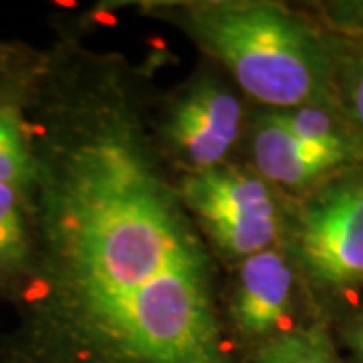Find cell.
Instances as JSON below:
<instances>
[{
    "label": "cell",
    "instance_id": "2",
    "mask_svg": "<svg viewBox=\"0 0 363 363\" xmlns=\"http://www.w3.org/2000/svg\"><path fill=\"white\" fill-rule=\"evenodd\" d=\"M176 21L248 95L274 111L339 107L331 40L285 6L194 2L176 9Z\"/></svg>",
    "mask_w": 363,
    "mask_h": 363
},
{
    "label": "cell",
    "instance_id": "5",
    "mask_svg": "<svg viewBox=\"0 0 363 363\" xmlns=\"http://www.w3.org/2000/svg\"><path fill=\"white\" fill-rule=\"evenodd\" d=\"M238 99L216 81H200L174 104L164 138L194 172L216 168L240 133Z\"/></svg>",
    "mask_w": 363,
    "mask_h": 363
},
{
    "label": "cell",
    "instance_id": "10",
    "mask_svg": "<svg viewBox=\"0 0 363 363\" xmlns=\"http://www.w3.org/2000/svg\"><path fill=\"white\" fill-rule=\"evenodd\" d=\"M35 176V157L28 150L18 119L0 109V184L23 188L30 186Z\"/></svg>",
    "mask_w": 363,
    "mask_h": 363
},
{
    "label": "cell",
    "instance_id": "6",
    "mask_svg": "<svg viewBox=\"0 0 363 363\" xmlns=\"http://www.w3.org/2000/svg\"><path fill=\"white\" fill-rule=\"evenodd\" d=\"M252 154L260 176L289 190L317 188L339 172L363 164L345 152L298 140L279 121L274 111L259 119Z\"/></svg>",
    "mask_w": 363,
    "mask_h": 363
},
{
    "label": "cell",
    "instance_id": "11",
    "mask_svg": "<svg viewBox=\"0 0 363 363\" xmlns=\"http://www.w3.org/2000/svg\"><path fill=\"white\" fill-rule=\"evenodd\" d=\"M28 234L16 188L0 184V267H16L28 257Z\"/></svg>",
    "mask_w": 363,
    "mask_h": 363
},
{
    "label": "cell",
    "instance_id": "7",
    "mask_svg": "<svg viewBox=\"0 0 363 363\" xmlns=\"http://www.w3.org/2000/svg\"><path fill=\"white\" fill-rule=\"evenodd\" d=\"M293 286V264L277 248L245 259L234 301V321L238 329L255 337H272L289 317Z\"/></svg>",
    "mask_w": 363,
    "mask_h": 363
},
{
    "label": "cell",
    "instance_id": "1",
    "mask_svg": "<svg viewBox=\"0 0 363 363\" xmlns=\"http://www.w3.org/2000/svg\"><path fill=\"white\" fill-rule=\"evenodd\" d=\"M33 157L40 362L230 363L212 257L121 75L87 71Z\"/></svg>",
    "mask_w": 363,
    "mask_h": 363
},
{
    "label": "cell",
    "instance_id": "9",
    "mask_svg": "<svg viewBox=\"0 0 363 363\" xmlns=\"http://www.w3.org/2000/svg\"><path fill=\"white\" fill-rule=\"evenodd\" d=\"M335 63V95L341 113L363 142V45L331 43Z\"/></svg>",
    "mask_w": 363,
    "mask_h": 363
},
{
    "label": "cell",
    "instance_id": "12",
    "mask_svg": "<svg viewBox=\"0 0 363 363\" xmlns=\"http://www.w3.org/2000/svg\"><path fill=\"white\" fill-rule=\"evenodd\" d=\"M347 343L359 363H363V307L355 313V317L347 327Z\"/></svg>",
    "mask_w": 363,
    "mask_h": 363
},
{
    "label": "cell",
    "instance_id": "8",
    "mask_svg": "<svg viewBox=\"0 0 363 363\" xmlns=\"http://www.w3.org/2000/svg\"><path fill=\"white\" fill-rule=\"evenodd\" d=\"M247 363H343L319 325L281 331L269 337Z\"/></svg>",
    "mask_w": 363,
    "mask_h": 363
},
{
    "label": "cell",
    "instance_id": "3",
    "mask_svg": "<svg viewBox=\"0 0 363 363\" xmlns=\"http://www.w3.org/2000/svg\"><path fill=\"white\" fill-rule=\"evenodd\" d=\"M298 267L319 291L347 295L363 286V164L317 186L293 228Z\"/></svg>",
    "mask_w": 363,
    "mask_h": 363
},
{
    "label": "cell",
    "instance_id": "4",
    "mask_svg": "<svg viewBox=\"0 0 363 363\" xmlns=\"http://www.w3.org/2000/svg\"><path fill=\"white\" fill-rule=\"evenodd\" d=\"M180 194L214 242L233 257L248 259L274 248L279 240V208L262 178L234 169H202L184 180Z\"/></svg>",
    "mask_w": 363,
    "mask_h": 363
}]
</instances>
